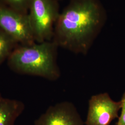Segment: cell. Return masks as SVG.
Instances as JSON below:
<instances>
[{
	"label": "cell",
	"mask_w": 125,
	"mask_h": 125,
	"mask_svg": "<svg viewBox=\"0 0 125 125\" xmlns=\"http://www.w3.org/2000/svg\"><path fill=\"white\" fill-rule=\"evenodd\" d=\"M107 19L100 0H70L55 24L52 41L77 54L88 53Z\"/></svg>",
	"instance_id": "cell-1"
},
{
	"label": "cell",
	"mask_w": 125,
	"mask_h": 125,
	"mask_svg": "<svg viewBox=\"0 0 125 125\" xmlns=\"http://www.w3.org/2000/svg\"><path fill=\"white\" fill-rule=\"evenodd\" d=\"M58 48L52 40L18 45L8 59V65L17 74L57 80L61 76L58 63Z\"/></svg>",
	"instance_id": "cell-2"
},
{
	"label": "cell",
	"mask_w": 125,
	"mask_h": 125,
	"mask_svg": "<svg viewBox=\"0 0 125 125\" xmlns=\"http://www.w3.org/2000/svg\"><path fill=\"white\" fill-rule=\"evenodd\" d=\"M60 13L58 0H31L28 15L36 43L52 40Z\"/></svg>",
	"instance_id": "cell-3"
},
{
	"label": "cell",
	"mask_w": 125,
	"mask_h": 125,
	"mask_svg": "<svg viewBox=\"0 0 125 125\" xmlns=\"http://www.w3.org/2000/svg\"><path fill=\"white\" fill-rule=\"evenodd\" d=\"M0 28L19 45L36 43L28 13L20 12L0 3Z\"/></svg>",
	"instance_id": "cell-4"
},
{
	"label": "cell",
	"mask_w": 125,
	"mask_h": 125,
	"mask_svg": "<svg viewBox=\"0 0 125 125\" xmlns=\"http://www.w3.org/2000/svg\"><path fill=\"white\" fill-rule=\"evenodd\" d=\"M121 101H115L107 93L92 95L89 101L85 125H110L119 118Z\"/></svg>",
	"instance_id": "cell-5"
},
{
	"label": "cell",
	"mask_w": 125,
	"mask_h": 125,
	"mask_svg": "<svg viewBox=\"0 0 125 125\" xmlns=\"http://www.w3.org/2000/svg\"><path fill=\"white\" fill-rule=\"evenodd\" d=\"M34 125H85L75 105L64 101L50 106L34 121Z\"/></svg>",
	"instance_id": "cell-6"
},
{
	"label": "cell",
	"mask_w": 125,
	"mask_h": 125,
	"mask_svg": "<svg viewBox=\"0 0 125 125\" xmlns=\"http://www.w3.org/2000/svg\"><path fill=\"white\" fill-rule=\"evenodd\" d=\"M22 101L5 98L0 93V125H14L25 109Z\"/></svg>",
	"instance_id": "cell-7"
},
{
	"label": "cell",
	"mask_w": 125,
	"mask_h": 125,
	"mask_svg": "<svg viewBox=\"0 0 125 125\" xmlns=\"http://www.w3.org/2000/svg\"><path fill=\"white\" fill-rule=\"evenodd\" d=\"M18 45L12 37L0 28V65L7 61Z\"/></svg>",
	"instance_id": "cell-8"
},
{
	"label": "cell",
	"mask_w": 125,
	"mask_h": 125,
	"mask_svg": "<svg viewBox=\"0 0 125 125\" xmlns=\"http://www.w3.org/2000/svg\"><path fill=\"white\" fill-rule=\"evenodd\" d=\"M31 0H0V3L20 12L28 13Z\"/></svg>",
	"instance_id": "cell-9"
},
{
	"label": "cell",
	"mask_w": 125,
	"mask_h": 125,
	"mask_svg": "<svg viewBox=\"0 0 125 125\" xmlns=\"http://www.w3.org/2000/svg\"><path fill=\"white\" fill-rule=\"evenodd\" d=\"M120 101L121 104V114L118 118L116 125H125V91Z\"/></svg>",
	"instance_id": "cell-10"
}]
</instances>
